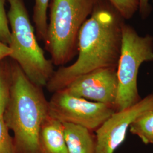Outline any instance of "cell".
<instances>
[{"label": "cell", "instance_id": "cell-9", "mask_svg": "<svg viewBox=\"0 0 153 153\" xmlns=\"http://www.w3.org/2000/svg\"><path fill=\"white\" fill-rule=\"evenodd\" d=\"M39 141L42 153H68L64 124L49 114L40 127Z\"/></svg>", "mask_w": 153, "mask_h": 153}, {"label": "cell", "instance_id": "cell-18", "mask_svg": "<svg viewBox=\"0 0 153 153\" xmlns=\"http://www.w3.org/2000/svg\"><path fill=\"white\" fill-rule=\"evenodd\" d=\"M11 51L9 45L0 42V62L11 55Z\"/></svg>", "mask_w": 153, "mask_h": 153}, {"label": "cell", "instance_id": "cell-16", "mask_svg": "<svg viewBox=\"0 0 153 153\" xmlns=\"http://www.w3.org/2000/svg\"><path fill=\"white\" fill-rule=\"evenodd\" d=\"M6 1V0H0V42L9 45L10 43L11 32L5 9Z\"/></svg>", "mask_w": 153, "mask_h": 153}, {"label": "cell", "instance_id": "cell-6", "mask_svg": "<svg viewBox=\"0 0 153 153\" xmlns=\"http://www.w3.org/2000/svg\"><path fill=\"white\" fill-rule=\"evenodd\" d=\"M114 107L71 95L64 90L53 93L48 114L62 123L82 126L95 131L115 112Z\"/></svg>", "mask_w": 153, "mask_h": 153}, {"label": "cell", "instance_id": "cell-3", "mask_svg": "<svg viewBox=\"0 0 153 153\" xmlns=\"http://www.w3.org/2000/svg\"><path fill=\"white\" fill-rule=\"evenodd\" d=\"M99 1L52 0L44 42L53 65H64L74 57L79 31Z\"/></svg>", "mask_w": 153, "mask_h": 153}, {"label": "cell", "instance_id": "cell-17", "mask_svg": "<svg viewBox=\"0 0 153 153\" xmlns=\"http://www.w3.org/2000/svg\"><path fill=\"white\" fill-rule=\"evenodd\" d=\"M138 11L142 18L147 17L151 11L150 0H138Z\"/></svg>", "mask_w": 153, "mask_h": 153}, {"label": "cell", "instance_id": "cell-13", "mask_svg": "<svg viewBox=\"0 0 153 153\" xmlns=\"http://www.w3.org/2000/svg\"><path fill=\"white\" fill-rule=\"evenodd\" d=\"M10 66L6 68L0 62V116L4 115L10 93Z\"/></svg>", "mask_w": 153, "mask_h": 153}, {"label": "cell", "instance_id": "cell-1", "mask_svg": "<svg viewBox=\"0 0 153 153\" xmlns=\"http://www.w3.org/2000/svg\"><path fill=\"white\" fill-rule=\"evenodd\" d=\"M124 19L109 2L99 0L78 38V56L71 65L55 71L45 87L50 93L65 88L82 74L102 68H117Z\"/></svg>", "mask_w": 153, "mask_h": 153}, {"label": "cell", "instance_id": "cell-5", "mask_svg": "<svg viewBox=\"0 0 153 153\" xmlns=\"http://www.w3.org/2000/svg\"><path fill=\"white\" fill-rule=\"evenodd\" d=\"M153 61V36H141L134 28L124 23L120 55L117 66L116 111L130 107L141 99L137 86L139 69L143 62Z\"/></svg>", "mask_w": 153, "mask_h": 153}, {"label": "cell", "instance_id": "cell-2", "mask_svg": "<svg viewBox=\"0 0 153 153\" xmlns=\"http://www.w3.org/2000/svg\"><path fill=\"white\" fill-rule=\"evenodd\" d=\"M10 72V98L3 116L14 134L15 153H42L39 135L48 115V101L42 88L30 81L15 61Z\"/></svg>", "mask_w": 153, "mask_h": 153}, {"label": "cell", "instance_id": "cell-15", "mask_svg": "<svg viewBox=\"0 0 153 153\" xmlns=\"http://www.w3.org/2000/svg\"><path fill=\"white\" fill-rule=\"evenodd\" d=\"M0 153H15L13 137L10 135L3 115L0 116Z\"/></svg>", "mask_w": 153, "mask_h": 153}, {"label": "cell", "instance_id": "cell-7", "mask_svg": "<svg viewBox=\"0 0 153 153\" xmlns=\"http://www.w3.org/2000/svg\"><path fill=\"white\" fill-rule=\"evenodd\" d=\"M153 109V94L130 107L115 111L95 131L96 153H115L126 140L131 123L143 112Z\"/></svg>", "mask_w": 153, "mask_h": 153}, {"label": "cell", "instance_id": "cell-14", "mask_svg": "<svg viewBox=\"0 0 153 153\" xmlns=\"http://www.w3.org/2000/svg\"><path fill=\"white\" fill-rule=\"evenodd\" d=\"M124 19L131 18L138 10V0H107Z\"/></svg>", "mask_w": 153, "mask_h": 153}, {"label": "cell", "instance_id": "cell-11", "mask_svg": "<svg viewBox=\"0 0 153 153\" xmlns=\"http://www.w3.org/2000/svg\"><path fill=\"white\" fill-rule=\"evenodd\" d=\"M129 130L145 144H153V109L138 116L131 123Z\"/></svg>", "mask_w": 153, "mask_h": 153}, {"label": "cell", "instance_id": "cell-10", "mask_svg": "<svg viewBox=\"0 0 153 153\" xmlns=\"http://www.w3.org/2000/svg\"><path fill=\"white\" fill-rule=\"evenodd\" d=\"M68 153H96V136L94 131L82 126L63 123Z\"/></svg>", "mask_w": 153, "mask_h": 153}, {"label": "cell", "instance_id": "cell-8", "mask_svg": "<svg viewBox=\"0 0 153 153\" xmlns=\"http://www.w3.org/2000/svg\"><path fill=\"white\" fill-rule=\"evenodd\" d=\"M62 90L71 95L115 108L117 92V68L99 69L82 74Z\"/></svg>", "mask_w": 153, "mask_h": 153}, {"label": "cell", "instance_id": "cell-4", "mask_svg": "<svg viewBox=\"0 0 153 153\" xmlns=\"http://www.w3.org/2000/svg\"><path fill=\"white\" fill-rule=\"evenodd\" d=\"M8 1L7 18L11 27L9 57L30 81L40 88L45 87L55 72L53 64L45 57L39 44L23 0Z\"/></svg>", "mask_w": 153, "mask_h": 153}, {"label": "cell", "instance_id": "cell-12", "mask_svg": "<svg viewBox=\"0 0 153 153\" xmlns=\"http://www.w3.org/2000/svg\"><path fill=\"white\" fill-rule=\"evenodd\" d=\"M50 0H35L33 10V21L36 35L44 41L48 27L47 10Z\"/></svg>", "mask_w": 153, "mask_h": 153}]
</instances>
